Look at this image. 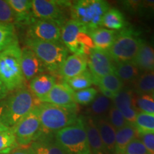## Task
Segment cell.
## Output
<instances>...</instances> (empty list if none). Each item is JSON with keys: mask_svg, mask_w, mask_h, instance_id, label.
I'll return each instance as SVG.
<instances>
[{"mask_svg": "<svg viewBox=\"0 0 154 154\" xmlns=\"http://www.w3.org/2000/svg\"><path fill=\"white\" fill-rule=\"evenodd\" d=\"M98 95V91L96 88L89 87L81 91H74L75 101L77 104L88 105L95 99Z\"/></svg>", "mask_w": 154, "mask_h": 154, "instance_id": "cell-35", "label": "cell"}, {"mask_svg": "<svg viewBox=\"0 0 154 154\" xmlns=\"http://www.w3.org/2000/svg\"><path fill=\"white\" fill-rule=\"evenodd\" d=\"M112 105V100L108 99L102 94H98L88 106L87 113L92 118L106 117L107 113Z\"/></svg>", "mask_w": 154, "mask_h": 154, "instance_id": "cell-27", "label": "cell"}, {"mask_svg": "<svg viewBox=\"0 0 154 154\" xmlns=\"http://www.w3.org/2000/svg\"><path fill=\"white\" fill-rule=\"evenodd\" d=\"M19 146L28 147L42 134L41 123L36 107L11 128Z\"/></svg>", "mask_w": 154, "mask_h": 154, "instance_id": "cell-8", "label": "cell"}, {"mask_svg": "<svg viewBox=\"0 0 154 154\" xmlns=\"http://www.w3.org/2000/svg\"><path fill=\"white\" fill-rule=\"evenodd\" d=\"M63 82L67 84L74 91H78L89 88L94 84V79L90 71L86 70L78 76L69 80L63 81Z\"/></svg>", "mask_w": 154, "mask_h": 154, "instance_id": "cell-30", "label": "cell"}, {"mask_svg": "<svg viewBox=\"0 0 154 154\" xmlns=\"http://www.w3.org/2000/svg\"><path fill=\"white\" fill-rule=\"evenodd\" d=\"M9 93V91L7 89V86L0 79V101L6 98V96L8 95Z\"/></svg>", "mask_w": 154, "mask_h": 154, "instance_id": "cell-43", "label": "cell"}, {"mask_svg": "<svg viewBox=\"0 0 154 154\" xmlns=\"http://www.w3.org/2000/svg\"><path fill=\"white\" fill-rule=\"evenodd\" d=\"M134 126L138 134H154V113L139 112Z\"/></svg>", "mask_w": 154, "mask_h": 154, "instance_id": "cell-31", "label": "cell"}, {"mask_svg": "<svg viewBox=\"0 0 154 154\" xmlns=\"http://www.w3.org/2000/svg\"><path fill=\"white\" fill-rule=\"evenodd\" d=\"M94 84L99 86L100 89H104L114 95H116L125 86L124 83L119 79L114 73L108 74L99 79Z\"/></svg>", "mask_w": 154, "mask_h": 154, "instance_id": "cell-29", "label": "cell"}, {"mask_svg": "<svg viewBox=\"0 0 154 154\" xmlns=\"http://www.w3.org/2000/svg\"><path fill=\"white\" fill-rule=\"evenodd\" d=\"M87 136L91 153L92 154H109L100 136L99 130L92 117L82 116Z\"/></svg>", "mask_w": 154, "mask_h": 154, "instance_id": "cell-19", "label": "cell"}, {"mask_svg": "<svg viewBox=\"0 0 154 154\" xmlns=\"http://www.w3.org/2000/svg\"><path fill=\"white\" fill-rule=\"evenodd\" d=\"M10 128H9L8 127H7L5 126L2 123L0 122V132H3V131H9Z\"/></svg>", "mask_w": 154, "mask_h": 154, "instance_id": "cell-44", "label": "cell"}, {"mask_svg": "<svg viewBox=\"0 0 154 154\" xmlns=\"http://www.w3.org/2000/svg\"><path fill=\"white\" fill-rule=\"evenodd\" d=\"M137 14L140 18L149 20L154 19V0L140 1Z\"/></svg>", "mask_w": 154, "mask_h": 154, "instance_id": "cell-37", "label": "cell"}, {"mask_svg": "<svg viewBox=\"0 0 154 154\" xmlns=\"http://www.w3.org/2000/svg\"><path fill=\"white\" fill-rule=\"evenodd\" d=\"M143 38L131 28L119 31L110 49L107 51L115 63L132 61L137 54Z\"/></svg>", "mask_w": 154, "mask_h": 154, "instance_id": "cell-7", "label": "cell"}, {"mask_svg": "<svg viewBox=\"0 0 154 154\" xmlns=\"http://www.w3.org/2000/svg\"><path fill=\"white\" fill-rule=\"evenodd\" d=\"M57 84V79L51 74L38 75L29 82V90L38 101L46 96Z\"/></svg>", "mask_w": 154, "mask_h": 154, "instance_id": "cell-21", "label": "cell"}, {"mask_svg": "<svg viewBox=\"0 0 154 154\" xmlns=\"http://www.w3.org/2000/svg\"><path fill=\"white\" fill-rule=\"evenodd\" d=\"M88 31L82 24L69 19L61 27V39L65 47L74 54L79 55V48L78 45V35L82 31Z\"/></svg>", "mask_w": 154, "mask_h": 154, "instance_id": "cell-15", "label": "cell"}, {"mask_svg": "<svg viewBox=\"0 0 154 154\" xmlns=\"http://www.w3.org/2000/svg\"><path fill=\"white\" fill-rule=\"evenodd\" d=\"M19 147L16 138L11 128L7 131L0 132V154H9Z\"/></svg>", "mask_w": 154, "mask_h": 154, "instance_id": "cell-33", "label": "cell"}, {"mask_svg": "<svg viewBox=\"0 0 154 154\" xmlns=\"http://www.w3.org/2000/svg\"><path fill=\"white\" fill-rule=\"evenodd\" d=\"M138 136L149 154H154V134H138Z\"/></svg>", "mask_w": 154, "mask_h": 154, "instance_id": "cell-40", "label": "cell"}, {"mask_svg": "<svg viewBox=\"0 0 154 154\" xmlns=\"http://www.w3.org/2000/svg\"><path fill=\"white\" fill-rule=\"evenodd\" d=\"M138 136V134L133 124H128L116 132L114 154H124L126 146Z\"/></svg>", "mask_w": 154, "mask_h": 154, "instance_id": "cell-24", "label": "cell"}, {"mask_svg": "<svg viewBox=\"0 0 154 154\" xmlns=\"http://www.w3.org/2000/svg\"><path fill=\"white\" fill-rule=\"evenodd\" d=\"M29 147L32 154H69L58 143L54 134H41Z\"/></svg>", "mask_w": 154, "mask_h": 154, "instance_id": "cell-17", "label": "cell"}, {"mask_svg": "<svg viewBox=\"0 0 154 154\" xmlns=\"http://www.w3.org/2000/svg\"><path fill=\"white\" fill-rule=\"evenodd\" d=\"M87 66L86 57L76 54L68 56L59 69V75L63 81L69 80L85 72Z\"/></svg>", "mask_w": 154, "mask_h": 154, "instance_id": "cell-16", "label": "cell"}, {"mask_svg": "<svg viewBox=\"0 0 154 154\" xmlns=\"http://www.w3.org/2000/svg\"><path fill=\"white\" fill-rule=\"evenodd\" d=\"M124 154H149V153L141 140L136 138L126 146Z\"/></svg>", "mask_w": 154, "mask_h": 154, "instance_id": "cell-39", "label": "cell"}, {"mask_svg": "<svg viewBox=\"0 0 154 154\" xmlns=\"http://www.w3.org/2000/svg\"><path fill=\"white\" fill-rule=\"evenodd\" d=\"M54 137L69 154H91L82 116L76 124L55 133Z\"/></svg>", "mask_w": 154, "mask_h": 154, "instance_id": "cell-6", "label": "cell"}, {"mask_svg": "<svg viewBox=\"0 0 154 154\" xmlns=\"http://www.w3.org/2000/svg\"><path fill=\"white\" fill-rule=\"evenodd\" d=\"M135 93L130 87H124L113 98V105L120 111L127 122L134 125L138 113L135 106Z\"/></svg>", "mask_w": 154, "mask_h": 154, "instance_id": "cell-13", "label": "cell"}, {"mask_svg": "<svg viewBox=\"0 0 154 154\" xmlns=\"http://www.w3.org/2000/svg\"><path fill=\"white\" fill-rule=\"evenodd\" d=\"M109 9V3L103 0H79L72 3L70 15L90 32L101 27L103 15Z\"/></svg>", "mask_w": 154, "mask_h": 154, "instance_id": "cell-5", "label": "cell"}, {"mask_svg": "<svg viewBox=\"0 0 154 154\" xmlns=\"http://www.w3.org/2000/svg\"><path fill=\"white\" fill-rule=\"evenodd\" d=\"M91 154H92V153H91Z\"/></svg>", "mask_w": 154, "mask_h": 154, "instance_id": "cell-47", "label": "cell"}, {"mask_svg": "<svg viewBox=\"0 0 154 154\" xmlns=\"http://www.w3.org/2000/svg\"><path fill=\"white\" fill-rule=\"evenodd\" d=\"M101 26H105L111 30H122L126 27L127 23L121 11L112 8L109 9L103 15Z\"/></svg>", "mask_w": 154, "mask_h": 154, "instance_id": "cell-28", "label": "cell"}, {"mask_svg": "<svg viewBox=\"0 0 154 154\" xmlns=\"http://www.w3.org/2000/svg\"><path fill=\"white\" fill-rule=\"evenodd\" d=\"M39 101L61 107L77 108L74 91L63 82L56 84L49 93L40 99Z\"/></svg>", "mask_w": 154, "mask_h": 154, "instance_id": "cell-12", "label": "cell"}, {"mask_svg": "<svg viewBox=\"0 0 154 154\" xmlns=\"http://www.w3.org/2000/svg\"><path fill=\"white\" fill-rule=\"evenodd\" d=\"M13 11L17 26H29L35 20L32 11L30 0H7Z\"/></svg>", "mask_w": 154, "mask_h": 154, "instance_id": "cell-18", "label": "cell"}, {"mask_svg": "<svg viewBox=\"0 0 154 154\" xmlns=\"http://www.w3.org/2000/svg\"><path fill=\"white\" fill-rule=\"evenodd\" d=\"M21 66L25 80L30 82L47 71L43 63L30 48L25 46L22 49Z\"/></svg>", "mask_w": 154, "mask_h": 154, "instance_id": "cell-14", "label": "cell"}, {"mask_svg": "<svg viewBox=\"0 0 154 154\" xmlns=\"http://www.w3.org/2000/svg\"><path fill=\"white\" fill-rule=\"evenodd\" d=\"M132 61L141 72H154V50L150 43L142 40L139 50Z\"/></svg>", "mask_w": 154, "mask_h": 154, "instance_id": "cell-20", "label": "cell"}, {"mask_svg": "<svg viewBox=\"0 0 154 154\" xmlns=\"http://www.w3.org/2000/svg\"><path fill=\"white\" fill-rule=\"evenodd\" d=\"M9 154H32L29 147H22V146H19L17 149L13 150Z\"/></svg>", "mask_w": 154, "mask_h": 154, "instance_id": "cell-42", "label": "cell"}, {"mask_svg": "<svg viewBox=\"0 0 154 154\" xmlns=\"http://www.w3.org/2000/svg\"><path fill=\"white\" fill-rule=\"evenodd\" d=\"M135 106L138 112L154 113V99L152 95H135Z\"/></svg>", "mask_w": 154, "mask_h": 154, "instance_id": "cell-34", "label": "cell"}, {"mask_svg": "<svg viewBox=\"0 0 154 154\" xmlns=\"http://www.w3.org/2000/svg\"><path fill=\"white\" fill-rule=\"evenodd\" d=\"M93 119L108 153H114L116 131L109 123L106 117Z\"/></svg>", "mask_w": 154, "mask_h": 154, "instance_id": "cell-22", "label": "cell"}, {"mask_svg": "<svg viewBox=\"0 0 154 154\" xmlns=\"http://www.w3.org/2000/svg\"><path fill=\"white\" fill-rule=\"evenodd\" d=\"M87 62L94 84L99 79L114 72L116 63L106 51L94 48L87 57Z\"/></svg>", "mask_w": 154, "mask_h": 154, "instance_id": "cell-11", "label": "cell"}, {"mask_svg": "<svg viewBox=\"0 0 154 154\" xmlns=\"http://www.w3.org/2000/svg\"><path fill=\"white\" fill-rule=\"evenodd\" d=\"M72 2L54 0H33L32 11L35 19L53 21L63 26L65 21V9H70Z\"/></svg>", "mask_w": 154, "mask_h": 154, "instance_id": "cell-9", "label": "cell"}, {"mask_svg": "<svg viewBox=\"0 0 154 154\" xmlns=\"http://www.w3.org/2000/svg\"><path fill=\"white\" fill-rule=\"evenodd\" d=\"M131 85V89L136 95H152L154 92V72H142Z\"/></svg>", "mask_w": 154, "mask_h": 154, "instance_id": "cell-26", "label": "cell"}, {"mask_svg": "<svg viewBox=\"0 0 154 154\" xmlns=\"http://www.w3.org/2000/svg\"><path fill=\"white\" fill-rule=\"evenodd\" d=\"M152 96H153V98L154 99V92H153V94H152Z\"/></svg>", "mask_w": 154, "mask_h": 154, "instance_id": "cell-46", "label": "cell"}, {"mask_svg": "<svg viewBox=\"0 0 154 154\" xmlns=\"http://www.w3.org/2000/svg\"><path fill=\"white\" fill-rule=\"evenodd\" d=\"M88 34L93 40L95 48L107 51L114 42L118 32L99 27L90 31Z\"/></svg>", "mask_w": 154, "mask_h": 154, "instance_id": "cell-23", "label": "cell"}, {"mask_svg": "<svg viewBox=\"0 0 154 154\" xmlns=\"http://www.w3.org/2000/svg\"><path fill=\"white\" fill-rule=\"evenodd\" d=\"M61 27L62 26L53 21L35 19L28 26L26 37L43 42H62Z\"/></svg>", "mask_w": 154, "mask_h": 154, "instance_id": "cell-10", "label": "cell"}, {"mask_svg": "<svg viewBox=\"0 0 154 154\" xmlns=\"http://www.w3.org/2000/svg\"><path fill=\"white\" fill-rule=\"evenodd\" d=\"M106 118L116 131L120 129L128 124L120 111L113 105L109 109Z\"/></svg>", "mask_w": 154, "mask_h": 154, "instance_id": "cell-36", "label": "cell"}, {"mask_svg": "<svg viewBox=\"0 0 154 154\" xmlns=\"http://www.w3.org/2000/svg\"><path fill=\"white\" fill-rule=\"evenodd\" d=\"M40 103L26 86L11 91L0 101V122L11 128Z\"/></svg>", "mask_w": 154, "mask_h": 154, "instance_id": "cell-1", "label": "cell"}, {"mask_svg": "<svg viewBox=\"0 0 154 154\" xmlns=\"http://www.w3.org/2000/svg\"><path fill=\"white\" fill-rule=\"evenodd\" d=\"M25 46L30 48L51 74L59 75V69L69 56V49L62 42H43L26 37Z\"/></svg>", "mask_w": 154, "mask_h": 154, "instance_id": "cell-4", "label": "cell"}, {"mask_svg": "<svg viewBox=\"0 0 154 154\" xmlns=\"http://www.w3.org/2000/svg\"><path fill=\"white\" fill-rule=\"evenodd\" d=\"M114 74L124 84H132L141 74V72L133 61L116 63Z\"/></svg>", "mask_w": 154, "mask_h": 154, "instance_id": "cell-25", "label": "cell"}, {"mask_svg": "<svg viewBox=\"0 0 154 154\" xmlns=\"http://www.w3.org/2000/svg\"><path fill=\"white\" fill-rule=\"evenodd\" d=\"M17 40L14 25L0 22V52Z\"/></svg>", "mask_w": 154, "mask_h": 154, "instance_id": "cell-32", "label": "cell"}, {"mask_svg": "<svg viewBox=\"0 0 154 154\" xmlns=\"http://www.w3.org/2000/svg\"><path fill=\"white\" fill-rule=\"evenodd\" d=\"M150 44L151 45V47H153V49L154 50V33L153 34V35L151 36V43Z\"/></svg>", "mask_w": 154, "mask_h": 154, "instance_id": "cell-45", "label": "cell"}, {"mask_svg": "<svg viewBox=\"0 0 154 154\" xmlns=\"http://www.w3.org/2000/svg\"><path fill=\"white\" fill-rule=\"evenodd\" d=\"M21 55L22 49L18 40L0 52V79L9 92L25 86Z\"/></svg>", "mask_w": 154, "mask_h": 154, "instance_id": "cell-3", "label": "cell"}, {"mask_svg": "<svg viewBox=\"0 0 154 154\" xmlns=\"http://www.w3.org/2000/svg\"><path fill=\"white\" fill-rule=\"evenodd\" d=\"M0 22L15 24L14 15L7 0H0Z\"/></svg>", "mask_w": 154, "mask_h": 154, "instance_id": "cell-38", "label": "cell"}, {"mask_svg": "<svg viewBox=\"0 0 154 154\" xmlns=\"http://www.w3.org/2000/svg\"><path fill=\"white\" fill-rule=\"evenodd\" d=\"M140 1H123L121 2L124 8L131 14H137Z\"/></svg>", "mask_w": 154, "mask_h": 154, "instance_id": "cell-41", "label": "cell"}, {"mask_svg": "<svg viewBox=\"0 0 154 154\" xmlns=\"http://www.w3.org/2000/svg\"><path fill=\"white\" fill-rule=\"evenodd\" d=\"M36 109L41 123V134H54L76 124L79 119L77 108L61 107L41 102Z\"/></svg>", "mask_w": 154, "mask_h": 154, "instance_id": "cell-2", "label": "cell"}]
</instances>
